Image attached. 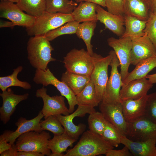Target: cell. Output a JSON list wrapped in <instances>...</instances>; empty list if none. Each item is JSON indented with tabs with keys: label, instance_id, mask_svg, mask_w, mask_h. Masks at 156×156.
Listing matches in <instances>:
<instances>
[{
	"label": "cell",
	"instance_id": "24",
	"mask_svg": "<svg viewBox=\"0 0 156 156\" xmlns=\"http://www.w3.org/2000/svg\"><path fill=\"white\" fill-rule=\"evenodd\" d=\"M77 140L70 137L65 132L58 135H54L49 141L48 147L51 153L50 156H64L63 153L68 147H72Z\"/></svg>",
	"mask_w": 156,
	"mask_h": 156
},
{
	"label": "cell",
	"instance_id": "8",
	"mask_svg": "<svg viewBox=\"0 0 156 156\" xmlns=\"http://www.w3.org/2000/svg\"><path fill=\"white\" fill-rule=\"evenodd\" d=\"M109 52L112 56L109 65L111 67L110 75L101 103L105 104L116 105L121 103L122 101L120 91L123 83L121 75L118 70V67L120 66L119 60L114 50Z\"/></svg>",
	"mask_w": 156,
	"mask_h": 156
},
{
	"label": "cell",
	"instance_id": "13",
	"mask_svg": "<svg viewBox=\"0 0 156 156\" xmlns=\"http://www.w3.org/2000/svg\"><path fill=\"white\" fill-rule=\"evenodd\" d=\"M44 117L41 110L36 116L30 120L21 117L15 123L17 127L15 131H5L0 136L12 145L15 143L17 138L23 133L31 131L41 132L43 130L41 127L40 122Z\"/></svg>",
	"mask_w": 156,
	"mask_h": 156
},
{
	"label": "cell",
	"instance_id": "27",
	"mask_svg": "<svg viewBox=\"0 0 156 156\" xmlns=\"http://www.w3.org/2000/svg\"><path fill=\"white\" fill-rule=\"evenodd\" d=\"M125 29L121 37L131 38L141 36L145 34L143 31L147 21L140 20L135 17L127 15L124 16Z\"/></svg>",
	"mask_w": 156,
	"mask_h": 156
},
{
	"label": "cell",
	"instance_id": "12",
	"mask_svg": "<svg viewBox=\"0 0 156 156\" xmlns=\"http://www.w3.org/2000/svg\"><path fill=\"white\" fill-rule=\"evenodd\" d=\"M0 17L9 20L16 26L26 28L32 26L36 18L24 13L16 3L8 1L0 2Z\"/></svg>",
	"mask_w": 156,
	"mask_h": 156
},
{
	"label": "cell",
	"instance_id": "30",
	"mask_svg": "<svg viewBox=\"0 0 156 156\" xmlns=\"http://www.w3.org/2000/svg\"><path fill=\"white\" fill-rule=\"evenodd\" d=\"M46 11L51 13L71 14L77 7L75 2L70 0H46Z\"/></svg>",
	"mask_w": 156,
	"mask_h": 156
},
{
	"label": "cell",
	"instance_id": "47",
	"mask_svg": "<svg viewBox=\"0 0 156 156\" xmlns=\"http://www.w3.org/2000/svg\"><path fill=\"white\" fill-rule=\"evenodd\" d=\"M152 84L156 83V73L152 74H148L146 77Z\"/></svg>",
	"mask_w": 156,
	"mask_h": 156
},
{
	"label": "cell",
	"instance_id": "31",
	"mask_svg": "<svg viewBox=\"0 0 156 156\" xmlns=\"http://www.w3.org/2000/svg\"><path fill=\"white\" fill-rule=\"evenodd\" d=\"M76 97L79 105L94 107L100 103L96 97L94 84L91 80Z\"/></svg>",
	"mask_w": 156,
	"mask_h": 156
},
{
	"label": "cell",
	"instance_id": "34",
	"mask_svg": "<svg viewBox=\"0 0 156 156\" xmlns=\"http://www.w3.org/2000/svg\"><path fill=\"white\" fill-rule=\"evenodd\" d=\"M79 24V23L75 21H70L44 35L50 41H51L61 35L76 34Z\"/></svg>",
	"mask_w": 156,
	"mask_h": 156
},
{
	"label": "cell",
	"instance_id": "48",
	"mask_svg": "<svg viewBox=\"0 0 156 156\" xmlns=\"http://www.w3.org/2000/svg\"><path fill=\"white\" fill-rule=\"evenodd\" d=\"M1 1H8L14 3H17L18 2L19 0H0Z\"/></svg>",
	"mask_w": 156,
	"mask_h": 156
},
{
	"label": "cell",
	"instance_id": "10",
	"mask_svg": "<svg viewBox=\"0 0 156 156\" xmlns=\"http://www.w3.org/2000/svg\"><path fill=\"white\" fill-rule=\"evenodd\" d=\"M126 136L133 141H143L151 139L156 140V123L144 116L128 122Z\"/></svg>",
	"mask_w": 156,
	"mask_h": 156
},
{
	"label": "cell",
	"instance_id": "23",
	"mask_svg": "<svg viewBox=\"0 0 156 156\" xmlns=\"http://www.w3.org/2000/svg\"><path fill=\"white\" fill-rule=\"evenodd\" d=\"M135 66L122 81V87L132 80L146 77L148 73L156 67V55L141 61Z\"/></svg>",
	"mask_w": 156,
	"mask_h": 156
},
{
	"label": "cell",
	"instance_id": "1",
	"mask_svg": "<svg viewBox=\"0 0 156 156\" xmlns=\"http://www.w3.org/2000/svg\"><path fill=\"white\" fill-rule=\"evenodd\" d=\"M114 147L99 135L87 130L82 134L79 140L64 156H95L105 155Z\"/></svg>",
	"mask_w": 156,
	"mask_h": 156
},
{
	"label": "cell",
	"instance_id": "6",
	"mask_svg": "<svg viewBox=\"0 0 156 156\" xmlns=\"http://www.w3.org/2000/svg\"><path fill=\"white\" fill-rule=\"evenodd\" d=\"M33 80L36 84L44 86L52 85L55 87L61 95L67 99L70 114L74 111L75 105H79L76 95L72 90L65 83L57 79L48 68L45 70L36 69Z\"/></svg>",
	"mask_w": 156,
	"mask_h": 156
},
{
	"label": "cell",
	"instance_id": "22",
	"mask_svg": "<svg viewBox=\"0 0 156 156\" xmlns=\"http://www.w3.org/2000/svg\"><path fill=\"white\" fill-rule=\"evenodd\" d=\"M149 8L146 0H125L124 5L125 15L131 16L140 20L147 21Z\"/></svg>",
	"mask_w": 156,
	"mask_h": 156
},
{
	"label": "cell",
	"instance_id": "11",
	"mask_svg": "<svg viewBox=\"0 0 156 156\" xmlns=\"http://www.w3.org/2000/svg\"><path fill=\"white\" fill-rule=\"evenodd\" d=\"M36 96L43 100V105L41 111L44 119L51 116L70 114L68 109L66 105L64 97L62 95L50 96L47 93V89L43 86L36 90Z\"/></svg>",
	"mask_w": 156,
	"mask_h": 156
},
{
	"label": "cell",
	"instance_id": "19",
	"mask_svg": "<svg viewBox=\"0 0 156 156\" xmlns=\"http://www.w3.org/2000/svg\"><path fill=\"white\" fill-rule=\"evenodd\" d=\"M121 144L126 146L135 156H156V140L151 139L143 141H133L123 135Z\"/></svg>",
	"mask_w": 156,
	"mask_h": 156
},
{
	"label": "cell",
	"instance_id": "49",
	"mask_svg": "<svg viewBox=\"0 0 156 156\" xmlns=\"http://www.w3.org/2000/svg\"></svg>",
	"mask_w": 156,
	"mask_h": 156
},
{
	"label": "cell",
	"instance_id": "43",
	"mask_svg": "<svg viewBox=\"0 0 156 156\" xmlns=\"http://www.w3.org/2000/svg\"><path fill=\"white\" fill-rule=\"evenodd\" d=\"M42 153L32 151H18L16 156H44Z\"/></svg>",
	"mask_w": 156,
	"mask_h": 156
},
{
	"label": "cell",
	"instance_id": "14",
	"mask_svg": "<svg viewBox=\"0 0 156 156\" xmlns=\"http://www.w3.org/2000/svg\"><path fill=\"white\" fill-rule=\"evenodd\" d=\"M131 38V64L136 65L141 61L156 55L155 47L145 34Z\"/></svg>",
	"mask_w": 156,
	"mask_h": 156
},
{
	"label": "cell",
	"instance_id": "2",
	"mask_svg": "<svg viewBox=\"0 0 156 156\" xmlns=\"http://www.w3.org/2000/svg\"><path fill=\"white\" fill-rule=\"evenodd\" d=\"M27 45L28 59L36 69L45 70L49 62L56 60L51 56V52L54 49L44 35L32 36Z\"/></svg>",
	"mask_w": 156,
	"mask_h": 156
},
{
	"label": "cell",
	"instance_id": "4",
	"mask_svg": "<svg viewBox=\"0 0 156 156\" xmlns=\"http://www.w3.org/2000/svg\"><path fill=\"white\" fill-rule=\"evenodd\" d=\"M51 136L44 131H31L23 133L16 140L15 144L18 151H32L50 156L51 151L48 147Z\"/></svg>",
	"mask_w": 156,
	"mask_h": 156
},
{
	"label": "cell",
	"instance_id": "37",
	"mask_svg": "<svg viewBox=\"0 0 156 156\" xmlns=\"http://www.w3.org/2000/svg\"><path fill=\"white\" fill-rule=\"evenodd\" d=\"M143 31L153 44L156 49V13L149 11L148 19Z\"/></svg>",
	"mask_w": 156,
	"mask_h": 156
},
{
	"label": "cell",
	"instance_id": "38",
	"mask_svg": "<svg viewBox=\"0 0 156 156\" xmlns=\"http://www.w3.org/2000/svg\"><path fill=\"white\" fill-rule=\"evenodd\" d=\"M144 116L156 123V92L148 94Z\"/></svg>",
	"mask_w": 156,
	"mask_h": 156
},
{
	"label": "cell",
	"instance_id": "18",
	"mask_svg": "<svg viewBox=\"0 0 156 156\" xmlns=\"http://www.w3.org/2000/svg\"><path fill=\"white\" fill-rule=\"evenodd\" d=\"M96 12L98 20L104 25L105 29L119 37L123 35L125 29L124 16L111 13L97 4Z\"/></svg>",
	"mask_w": 156,
	"mask_h": 156
},
{
	"label": "cell",
	"instance_id": "44",
	"mask_svg": "<svg viewBox=\"0 0 156 156\" xmlns=\"http://www.w3.org/2000/svg\"><path fill=\"white\" fill-rule=\"evenodd\" d=\"M77 3L83 1L93 3L104 7H106L105 0H75Z\"/></svg>",
	"mask_w": 156,
	"mask_h": 156
},
{
	"label": "cell",
	"instance_id": "15",
	"mask_svg": "<svg viewBox=\"0 0 156 156\" xmlns=\"http://www.w3.org/2000/svg\"><path fill=\"white\" fill-rule=\"evenodd\" d=\"M0 93L3 103L0 108V119L4 124L10 120L14 112L16 106L21 101L27 99L29 96L28 93L22 95L14 94L11 88H8Z\"/></svg>",
	"mask_w": 156,
	"mask_h": 156
},
{
	"label": "cell",
	"instance_id": "36",
	"mask_svg": "<svg viewBox=\"0 0 156 156\" xmlns=\"http://www.w3.org/2000/svg\"><path fill=\"white\" fill-rule=\"evenodd\" d=\"M40 125L43 131H49L54 135H60L64 132V128L56 116H48L41 121Z\"/></svg>",
	"mask_w": 156,
	"mask_h": 156
},
{
	"label": "cell",
	"instance_id": "16",
	"mask_svg": "<svg viewBox=\"0 0 156 156\" xmlns=\"http://www.w3.org/2000/svg\"><path fill=\"white\" fill-rule=\"evenodd\" d=\"M99 109L107 122L116 127L122 135L126 136L127 122L124 116L121 103L114 105L101 103Z\"/></svg>",
	"mask_w": 156,
	"mask_h": 156
},
{
	"label": "cell",
	"instance_id": "5",
	"mask_svg": "<svg viewBox=\"0 0 156 156\" xmlns=\"http://www.w3.org/2000/svg\"><path fill=\"white\" fill-rule=\"evenodd\" d=\"M63 62L66 70L91 76L94 68L93 57L84 49L74 48L64 57Z\"/></svg>",
	"mask_w": 156,
	"mask_h": 156
},
{
	"label": "cell",
	"instance_id": "17",
	"mask_svg": "<svg viewBox=\"0 0 156 156\" xmlns=\"http://www.w3.org/2000/svg\"><path fill=\"white\" fill-rule=\"evenodd\" d=\"M153 84L146 77L134 80L122 87L120 96L122 100L138 99L146 95Z\"/></svg>",
	"mask_w": 156,
	"mask_h": 156
},
{
	"label": "cell",
	"instance_id": "29",
	"mask_svg": "<svg viewBox=\"0 0 156 156\" xmlns=\"http://www.w3.org/2000/svg\"><path fill=\"white\" fill-rule=\"evenodd\" d=\"M23 69L22 66H18L13 70L11 75L0 77V88L2 91L6 90L11 86L20 87L25 90L31 89V87L29 83L26 81H21L17 78L18 74Z\"/></svg>",
	"mask_w": 156,
	"mask_h": 156
},
{
	"label": "cell",
	"instance_id": "35",
	"mask_svg": "<svg viewBox=\"0 0 156 156\" xmlns=\"http://www.w3.org/2000/svg\"><path fill=\"white\" fill-rule=\"evenodd\" d=\"M123 135L116 127L107 121L101 136L114 147H117L121 143Z\"/></svg>",
	"mask_w": 156,
	"mask_h": 156
},
{
	"label": "cell",
	"instance_id": "7",
	"mask_svg": "<svg viewBox=\"0 0 156 156\" xmlns=\"http://www.w3.org/2000/svg\"><path fill=\"white\" fill-rule=\"evenodd\" d=\"M92 56L94 68L90 76L91 80L94 84L96 97L100 103L103 99L109 79L108 69L112 56L109 52L108 55L105 57L94 53Z\"/></svg>",
	"mask_w": 156,
	"mask_h": 156
},
{
	"label": "cell",
	"instance_id": "28",
	"mask_svg": "<svg viewBox=\"0 0 156 156\" xmlns=\"http://www.w3.org/2000/svg\"><path fill=\"white\" fill-rule=\"evenodd\" d=\"M96 22L86 21L79 24L76 33L77 36L81 39L86 44L87 51L92 56L94 53L91 40L96 26Z\"/></svg>",
	"mask_w": 156,
	"mask_h": 156
},
{
	"label": "cell",
	"instance_id": "42",
	"mask_svg": "<svg viewBox=\"0 0 156 156\" xmlns=\"http://www.w3.org/2000/svg\"><path fill=\"white\" fill-rule=\"evenodd\" d=\"M12 145L8 142L4 138L0 136V154L10 148Z\"/></svg>",
	"mask_w": 156,
	"mask_h": 156
},
{
	"label": "cell",
	"instance_id": "20",
	"mask_svg": "<svg viewBox=\"0 0 156 156\" xmlns=\"http://www.w3.org/2000/svg\"><path fill=\"white\" fill-rule=\"evenodd\" d=\"M148 94L137 99L122 100L121 104L126 121L130 122L144 116Z\"/></svg>",
	"mask_w": 156,
	"mask_h": 156
},
{
	"label": "cell",
	"instance_id": "40",
	"mask_svg": "<svg viewBox=\"0 0 156 156\" xmlns=\"http://www.w3.org/2000/svg\"><path fill=\"white\" fill-rule=\"evenodd\" d=\"M106 156H131L132 154L128 148L126 146L122 149L119 150H109L106 154Z\"/></svg>",
	"mask_w": 156,
	"mask_h": 156
},
{
	"label": "cell",
	"instance_id": "45",
	"mask_svg": "<svg viewBox=\"0 0 156 156\" xmlns=\"http://www.w3.org/2000/svg\"><path fill=\"white\" fill-rule=\"evenodd\" d=\"M16 26L13 22L10 21L0 20V27H9L13 28L14 26Z\"/></svg>",
	"mask_w": 156,
	"mask_h": 156
},
{
	"label": "cell",
	"instance_id": "33",
	"mask_svg": "<svg viewBox=\"0 0 156 156\" xmlns=\"http://www.w3.org/2000/svg\"><path fill=\"white\" fill-rule=\"evenodd\" d=\"M89 130L102 136L107 121L100 112L95 111L89 114L88 119Z\"/></svg>",
	"mask_w": 156,
	"mask_h": 156
},
{
	"label": "cell",
	"instance_id": "21",
	"mask_svg": "<svg viewBox=\"0 0 156 156\" xmlns=\"http://www.w3.org/2000/svg\"><path fill=\"white\" fill-rule=\"evenodd\" d=\"M80 116V112L77 110L67 115L59 114L56 116L64 127V132L71 138L77 140L85 131L86 128V125L84 124L80 123L77 125L73 122L74 118Z\"/></svg>",
	"mask_w": 156,
	"mask_h": 156
},
{
	"label": "cell",
	"instance_id": "25",
	"mask_svg": "<svg viewBox=\"0 0 156 156\" xmlns=\"http://www.w3.org/2000/svg\"><path fill=\"white\" fill-rule=\"evenodd\" d=\"M96 5L86 1L80 2L71 13L74 21L79 23L89 21L97 22Z\"/></svg>",
	"mask_w": 156,
	"mask_h": 156
},
{
	"label": "cell",
	"instance_id": "46",
	"mask_svg": "<svg viewBox=\"0 0 156 156\" xmlns=\"http://www.w3.org/2000/svg\"><path fill=\"white\" fill-rule=\"evenodd\" d=\"M149 5L150 11L156 13V0H146Z\"/></svg>",
	"mask_w": 156,
	"mask_h": 156
},
{
	"label": "cell",
	"instance_id": "39",
	"mask_svg": "<svg viewBox=\"0 0 156 156\" xmlns=\"http://www.w3.org/2000/svg\"><path fill=\"white\" fill-rule=\"evenodd\" d=\"M125 0H105L108 11L114 14L124 16V5Z\"/></svg>",
	"mask_w": 156,
	"mask_h": 156
},
{
	"label": "cell",
	"instance_id": "32",
	"mask_svg": "<svg viewBox=\"0 0 156 156\" xmlns=\"http://www.w3.org/2000/svg\"><path fill=\"white\" fill-rule=\"evenodd\" d=\"M16 3L23 11L35 17L46 11V0H19Z\"/></svg>",
	"mask_w": 156,
	"mask_h": 156
},
{
	"label": "cell",
	"instance_id": "26",
	"mask_svg": "<svg viewBox=\"0 0 156 156\" xmlns=\"http://www.w3.org/2000/svg\"><path fill=\"white\" fill-rule=\"evenodd\" d=\"M91 79L90 76L66 70L62 74L61 80L65 83L76 95L83 89Z\"/></svg>",
	"mask_w": 156,
	"mask_h": 156
},
{
	"label": "cell",
	"instance_id": "3",
	"mask_svg": "<svg viewBox=\"0 0 156 156\" xmlns=\"http://www.w3.org/2000/svg\"><path fill=\"white\" fill-rule=\"evenodd\" d=\"M74 21L72 14L51 13L45 11L36 17L33 25L26 28V31L30 36L44 35L68 22Z\"/></svg>",
	"mask_w": 156,
	"mask_h": 156
},
{
	"label": "cell",
	"instance_id": "41",
	"mask_svg": "<svg viewBox=\"0 0 156 156\" xmlns=\"http://www.w3.org/2000/svg\"><path fill=\"white\" fill-rule=\"evenodd\" d=\"M18 151L15 143L12 145L11 147L0 154L1 156H16Z\"/></svg>",
	"mask_w": 156,
	"mask_h": 156
},
{
	"label": "cell",
	"instance_id": "9",
	"mask_svg": "<svg viewBox=\"0 0 156 156\" xmlns=\"http://www.w3.org/2000/svg\"><path fill=\"white\" fill-rule=\"evenodd\" d=\"M108 45L114 49L120 64V74L122 81L129 73L128 69L131 64L132 38L119 37L118 39L112 37L107 40Z\"/></svg>",
	"mask_w": 156,
	"mask_h": 156
}]
</instances>
